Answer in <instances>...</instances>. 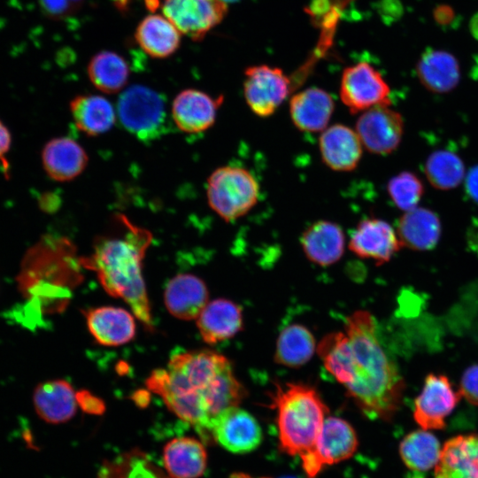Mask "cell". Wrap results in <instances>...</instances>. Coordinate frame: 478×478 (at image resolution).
Masks as SVG:
<instances>
[{"label": "cell", "mask_w": 478, "mask_h": 478, "mask_svg": "<svg viewBox=\"0 0 478 478\" xmlns=\"http://www.w3.org/2000/svg\"><path fill=\"white\" fill-rule=\"evenodd\" d=\"M146 384L167 408L212 442V427L225 411L238 406L245 389L235 378L230 361L210 350L173 354L166 369H157Z\"/></svg>", "instance_id": "1"}, {"label": "cell", "mask_w": 478, "mask_h": 478, "mask_svg": "<svg viewBox=\"0 0 478 478\" xmlns=\"http://www.w3.org/2000/svg\"><path fill=\"white\" fill-rule=\"evenodd\" d=\"M344 332L351 354L339 383L366 416L390 420L405 385L378 340L375 320L369 312H354L345 320Z\"/></svg>", "instance_id": "2"}, {"label": "cell", "mask_w": 478, "mask_h": 478, "mask_svg": "<svg viewBox=\"0 0 478 478\" xmlns=\"http://www.w3.org/2000/svg\"><path fill=\"white\" fill-rule=\"evenodd\" d=\"M116 229L97 236L90 256L82 257L83 267L96 272L104 290L124 300L134 315L152 329L150 306L143 277V260L152 241L151 233L123 214L114 218Z\"/></svg>", "instance_id": "3"}, {"label": "cell", "mask_w": 478, "mask_h": 478, "mask_svg": "<svg viewBox=\"0 0 478 478\" xmlns=\"http://www.w3.org/2000/svg\"><path fill=\"white\" fill-rule=\"evenodd\" d=\"M270 398L281 450L298 456L308 477L314 478L323 468L316 443L328 408L315 389L302 383L277 385Z\"/></svg>", "instance_id": "4"}, {"label": "cell", "mask_w": 478, "mask_h": 478, "mask_svg": "<svg viewBox=\"0 0 478 478\" xmlns=\"http://www.w3.org/2000/svg\"><path fill=\"white\" fill-rule=\"evenodd\" d=\"M259 184L255 176L241 166H224L208 178L206 196L210 207L225 221L246 215L259 198Z\"/></svg>", "instance_id": "5"}, {"label": "cell", "mask_w": 478, "mask_h": 478, "mask_svg": "<svg viewBox=\"0 0 478 478\" xmlns=\"http://www.w3.org/2000/svg\"><path fill=\"white\" fill-rule=\"evenodd\" d=\"M117 116L123 127L142 142H152L169 127L163 96L143 85H133L120 96Z\"/></svg>", "instance_id": "6"}, {"label": "cell", "mask_w": 478, "mask_h": 478, "mask_svg": "<svg viewBox=\"0 0 478 478\" xmlns=\"http://www.w3.org/2000/svg\"><path fill=\"white\" fill-rule=\"evenodd\" d=\"M390 89L382 74L366 62L344 69L340 97L351 114L380 105H390Z\"/></svg>", "instance_id": "7"}, {"label": "cell", "mask_w": 478, "mask_h": 478, "mask_svg": "<svg viewBox=\"0 0 478 478\" xmlns=\"http://www.w3.org/2000/svg\"><path fill=\"white\" fill-rule=\"evenodd\" d=\"M244 74L243 95L251 111L261 118L273 115L289 96V78L281 69L267 66H250Z\"/></svg>", "instance_id": "8"}, {"label": "cell", "mask_w": 478, "mask_h": 478, "mask_svg": "<svg viewBox=\"0 0 478 478\" xmlns=\"http://www.w3.org/2000/svg\"><path fill=\"white\" fill-rule=\"evenodd\" d=\"M355 130L366 150L387 155L396 150L401 143L404 120L389 105L375 106L360 113Z\"/></svg>", "instance_id": "9"}, {"label": "cell", "mask_w": 478, "mask_h": 478, "mask_svg": "<svg viewBox=\"0 0 478 478\" xmlns=\"http://www.w3.org/2000/svg\"><path fill=\"white\" fill-rule=\"evenodd\" d=\"M162 11L181 34L198 41L222 20L227 4L221 0H164Z\"/></svg>", "instance_id": "10"}, {"label": "cell", "mask_w": 478, "mask_h": 478, "mask_svg": "<svg viewBox=\"0 0 478 478\" xmlns=\"http://www.w3.org/2000/svg\"><path fill=\"white\" fill-rule=\"evenodd\" d=\"M460 398L446 376L429 374L414 402V420L425 430L442 429Z\"/></svg>", "instance_id": "11"}, {"label": "cell", "mask_w": 478, "mask_h": 478, "mask_svg": "<svg viewBox=\"0 0 478 478\" xmlns=\"http://www.w3.org/2000/svg\"><path fill=\"white\" fill-rule=\"evenodd\" d=\"M212 440L233 453H247L262 441L258 422L248 412L232 407L222 412L212 427Z\"/></svg>", "instance_id": "12"}, {"label": "cell", "mask_w": 478, "mask_h": 478, "mask_svg": "<svg viewBox=\"0 0 478 478\" xmlns=\"http://www.w3.org/2000/svg\"><path fill=\"white\" fill-rule=\"evenodd\" d=\"M348 246L358 257L373 259L378 265L389 261L402 247L397 231L387 221L374 217L358 223Z\"/></svg>", "instance_id": "13"}, {"label": "cell", "mask_w": 478, "mask_h": 478, "mask_svg": "<svg viewBox=\"0 0 478 478\" xmlns=\"http://www.w3.org/2000/svg\"><path fill=\"white\" fill-rule=\"evenodd\" d=\"M223 100V96L213 97L195 89L182 90L171 106L173 122L186 134L204 132L214 124Z\"/></svg>", "instance_id": "14"}, {"label": "cell", "mask_w": 478, "mask_h": 478, "mask_svg": "<svg viewBox=\"0 0 478 478\" xmlns=\"http://www.w3.org/2000/svg\"><path fill=\"white\" fill-rule=\"evenodd\" d=\"M323 163L336 172H351L359 164L363 145L355 129L343 124L325 128L319 138Z\"/></svg>", "instance_id": "15"}, {"label": "cell", "mask_w": 478, "mask_h": 478, "mask_svg": "<svg viewBox=\"0 0 478 478\" xmlns=\"http://www.w3.org/2000/svg\"><path fill=\"white\" fill-rule=\"evenodd\" d=\"M412 478H424L415 473ZM434 478H478V434L458 436L441 451Z\"/></svg>", "instance_id": "16"}, {"label": "cell", "mask_w": 478, "mask_h": 478, "mask_svg": "<svg viewBox=\"0 0 478 478\" xmlns=\"http://www.w3.org/2000/svg\"><path fill=\"white\" fill-rule=\"evenodd\" d=\"M89 331L104 346H120L130 342L135 335L134 316L127 310L101 306L84 312Z\"/></svg>", "instance_id": "17"}, {"label": "cell", "mask_w": 478, "mask_h": 478, "mask_svg": "<svg viewBox=\"0 0 478 478\" xmlns=\"http://www.w3.org/2000/svg\"><path fill=\"white\" fill-rule=\"evenodd\" d=\"M335 110L332 96L319 88H309L295 94L289 102V116L294 126L308 133L328 127Z\"/></svg>", "instance_id": "18"}, {"label": "cell", "mask_w": 478, "mask_h": 478, "mask_svg": "<svg viewBox=\"0 0 478 478\" xmlns=\"http://www.w3.org/2000/svg\"><path fill=\"white\" fill-rule=\"evenodd\" d=\"M300 243L305 255L311 262L326 266L342 258L345 247V235L337 223L320 220L304 230Z\"/></svg>", "instance_id": "19"}, {"label": "cell", "mask_w": 478, "mask_h": 478, "mask_svg": "<svg viewBox=\"0 0 478 478\" xmlns=\"http://www.w3.org/2000/svg\"><path fill=\"white\" fill-rule=\"evenodd\" d=\"M208 289L196 275L178 274L172 278L165 289L164 300L168 312L177 319H197L208 304Z\"/></svg>", "instance_id": "20"}, {"label": "cell", "mask_w": 478, "mask_h": 478, "mask_svg": "<svg viewBox=\"0 0 478 478\" xmlns=\"http://www.w3.org/2000/svg\"><path fill=\"white\" fill-rule=\"evenodd\" d=\"M47 174L57 181H69L86 168L89 158L83 147L70 137H58L48 142L42 152Z\"/></svg>", "instance_id": "21"}, {"label": "cell", "mask_w": 478, "mask_h": 478, "mask_svg": "<svg viewBox=\"0 0 478 478\" xmlns=\"http://www.w3.org/2000/svg\"><path fill=\"white\" fill-rule=\"evenodd\" d=\"M162 458L171 478H198L207 466V453L203 443L190 436L175 437L167 442Z\"/></svg>", "instance_id": "22"}, {"label": "cell", "mask_w": 478, "mask_h": 478, "mask_svg": "<svg viewBox=\"0 0 478 478\" xmlns=\"http://www.w3.org/2000/svg\"><path fill=\"white\" fill-rule=\"evenodd\" d=\"M197 326L205 343L223 342L243 328L242 309L228 299H215L203 309L197 318Z\"/></svg>", "instance_id": "23"}, {"label": "cell", "mask_w": 478, "mask_h": 478, "mask_svg": "<svg viewBox=\"0 0 478 478\" xmlns=\"http://www.w3.org/2000/svg\"><path fill=\"white\" fill-rule=\"evenodd\" d=\"M37 414L51 424L71 420L77 410V393L65 380H53L39 384L33 396Z\"/></svg>", "instance_id": "24"}, {"label": "cell", "mask_w": 478, "mask_h": 478, "mask_svg": "<svg viewBox=\"0 0 478 478\" xmlns=\"http://www.w3.org/2000/svg\"><path fill=\"white\" fill-rule=\"evenodd\" d=\"M416 73L420 83L430 92L447 93L459 84L460 67L451 52L429 48L417 62Z\"/></svg>", "instance_id": "25"}, {"label": "cell", "mask_w": 478, "mask_h": 478, "mask_svg": "<svg viewBox=\"0 0 478 478\" xmlns=\"http://www.w3.org/2000/svg\"><path fill=\"white\" fill-rule=\"evenodd\" d=\"M396 231L402 247L414 251H428L437 244L442 226L436 213L417 206L405 212L398 220Z\"/></svg>", "instance_id": "26"}, {"label": "cell", "mask_w": 478, "mask_h": 478, "mask_svg": "<svg viewBox=\"0 0 478 478\" xmlns=\"http://www.w3.org/2000/svg\"><path fill=\"white\" fill-rule=\"evenodd\" d=\"M357 448L358 437L349 422L338 417L325 419L316 443V453L323 467L348 459Z\"/></svg>", "instance_id": "27"}, {"label": "cell", "mask_w": 478, "mask_h": 478, "mask_svg": "<svg viewBox=\"0 0 478 478\" xmlns=\"http://www.w3.org/2000/svg\"><path fill=\"white\" fill-rule=\"evenodd\" d=\"M73 120L79 130L89 136L109 131L116 121V111L105 97L80 95L70 103Z\"/></svg>", "instance_id": "28"}, {"label": "cell", "mask_w": 478, "mask_h": 478, "mask_svg": "<svg viewBox=\"0 0 478 478\" xmlns=\"http://www.w3.org/2000/svg\"><path fill=\"white\" fill-rule=\"evenodd\" d=\"M135 39L150 57L162 58L172 55L180 45V32L165 16L144 18L137 27Z\"/></svg>", "instance_id": "29"}, {"label": "cell", "mask_w": 478, "mask_h": 478, "mask_svg": "<svg viewBox=\"0 0 478 478\" xmlns=\"http://www.w3.org/2000/svg\"><path fill=\"white\" fill-rule=\"evenodd\" d=\"M315 347V339L307 328L300 324H291L284 328L279 335L274 360L284 366L300 367L311 359Z\"/></svg>", "instance_id": "30"}, {"label": "cell", "mask_w": 478, "mask_h": 478, "mask_svg": "<svg viewBox=\"0 0 478 478\" xmlns=\"http://www.w3.org/2000/svg\"><path fill=\"white\" fill-rule=\"evenodd\" d=\"M92 84L106 94L120 92L126 86L129 68L126 60L112 51H101L94 56L88 66Z\"/></svg>", "instance_id": "31"}, {"label": "cell", "mask_w": 478, "mask_h": 478, "mask_svg": "<svg viewBox=\"0 0 478 478\" xmlns=\"http://www.w3.org/2000/svg\"><path fill=\"white\" fill-rule=\"evenodd\" d=\"M97 478H171L139 449L124 452L114 459L104 461Z\"/></svg>", "instance_id": "32"}, {"label": "cell", "mask_w": 478, "mask_h": 478, "mask_svg": "<svg viewBox=\"0 0 478 478\" xmlns=\"http://www.w3.org/2000/svg\"><path fill=\"white\" fill-rule=\"evenodd\" d=\"M400 455L411 469L426 471L436 466L441 455L440 443L425 429L413 431L401 442Z\"/></svg>", "instance_id": "33"}, {"label": "cell", "mask_w": 478, "mask_h": 478, "mask_svg": "<svg viewBox=\"0 0 478 478\" xmlns=\"http://www.w3.org/2000/svg\"><path fill=\"white\" fill-rule=\"evenodd\" d=\"M424 172L429 183L441 190L456 188L466 176L462 159L448 150H438L431 153L425 162Z\"/></svg>", "instance_id": "34"}, {"label": "cell", "mask_w": 478, "mask_h": 478, "mask_svg": "<svg viewBox=\"0 0 478 478\" xmlns=\"http://www.w3.org/2000/svg\"><path fill=\"white\" fill-rule=\"evenodd\" d=\"M387 193L398 209L407 212L418 206L424 193V186L415 173L403 171L389 179Z\"/></svg>", "instance_id": "35"}, {"label": "cell", "mask_w": 478, "mask_h": 478, "mask_svg": "<svg viewBox=\"0 0 478 478\" xmlns=\"http://www.w3.org/2000/svg\"><path fill=\"white\" fill-rule=\"evenodd\" d=\"M459 391L470 404L478 405V365L471 366L464 372Z\"/></svg>", "instance_id": "36"}, {"label": "cell", "mask_w": 478, "mask_h": 478, "mask_svg": "<svg viewBox=\"0 0 478 478\" xmlns=\"http://www.w3.org/2000/svg\"><path fill=\"white\" fill-rule=\"evenodd\" d=\"M77 400L78 405H81L83 411L89 413L100 414L104 410L102 400L92 396L87 391L78 392Z\"/></svg>", "instance_id": "37"}, {"label": "cell", "mask_w": 478, "mask_h": 478, "mask_svg": "<svg viewBox=\"0 0 478 478\" xmlns=\"http://www.w3.org/2000/svg\"><path fill=\"white\" fill-rule=\"evenodd\" d=\"M41 2L46 12L53 16L67 14L73 7L70 0H41Z\"/></svg>", "instance_id": "38"}, {"label": "cell", "mask_w": 478, "mask_h": 478, "mask_svg": "<svg viewBox=\"0 0 478 478\" xmlns=\"http://www.w3.org/2000/svg\"><path fill=\"white\" fill-rule=\"evenodd\" d=\"M465 188L469 197L478 204V165L466 174Z\"/></svg>", "instance_id": "39"}, {"label": "cell", "mask_w": 478, "mask_h": 478, "mask_svg": "<svg viewBox=\"0 0 478 478\" xmlns=\"http://www.w3.org/2000/svg\"><path fill=\"white\" fill-rule=\"evenodd\" d=\"M11 145V135L7 127L0 120V159L7 166L4 155L9 150Z\"/></svg>", "instance_id": "40"}, {"label": "cell", "mask_w": 478, "mask_h": 478, "mask_svg": "<svg viewBox=\"0 0 478 478\" xmlns=\"http://www.w3.org/2000/svg\"><path fill=\"white\" fill-rule=\"evenodd\" d=\"M470 30L472 35L478 40V13L470 21Z\"/></svg>", "instance_id": "41"}, {"label": "cell", "mask_w": 478, "mask_h": 478, "mask_svg": "<svg viewBox=\"0 0 478 478\" xmlns=\"http://www.w3.org/2000/svg\"><path fill=\"white\" fill-rule=\"evenodd\" d=\"M113 2L120 11H125L127 8L128 0H113Z\"/></svg>", "instance_id": "42"}, {"label": "cell", "mask_w": 478, "mask_h": 478, "mask_svg": "<svg viewBox=\"0 0 478 478\" xmlns=\"http://www.w3.org/2000/svg\"><path fill=\"white\" fill-rule=\"evenodd\" d=\"M229 478H252L251 476H250L249 474H243V473H235V474H232L230 475Z\"/></svg>", "instance_id": "43"}, {"label": "cell", "mask_w": 478, "mask_h": 478, "mask_svg": "<svg viewBox=\"0 0 478 478\" xmlns=\"http://www.w3.org/2000/svg\"><path fill=\"white\" fill-rule=\"evenodd\" d=\"M70 1L74 4L75 3H79V2H81V0H70Z\"/></svg>", "instance_id": "44"}, {"label": "cell", "mask_w": 478, "mask_h": 478, "mask_svg": "<svg viewBox=\"0 0 478 478\" xmlns=\"http://www.w3.org/2000/svg\"><path fill=\"white\" fill-rule=\"evenodd\" d=\"M262 478H268V477H262ZM280 478H296V477H293V476H283V477H280Z\"/></svg>", "instance_id": "45"}, {"label": "cell", "mask_w": 478, "mask_h": 478, "mask_svg": "<svg viewBox=\"0 0 478 478\" xmlns=\"http://www.w3.org/2000/svg\"><path fill=\"white\" fill-rule=\"evenodd\" d=\"M221 1L224 2V3H227V2H235L237 0H221Z\"/></svg>", "instance_id": "46"}]
</instances>
